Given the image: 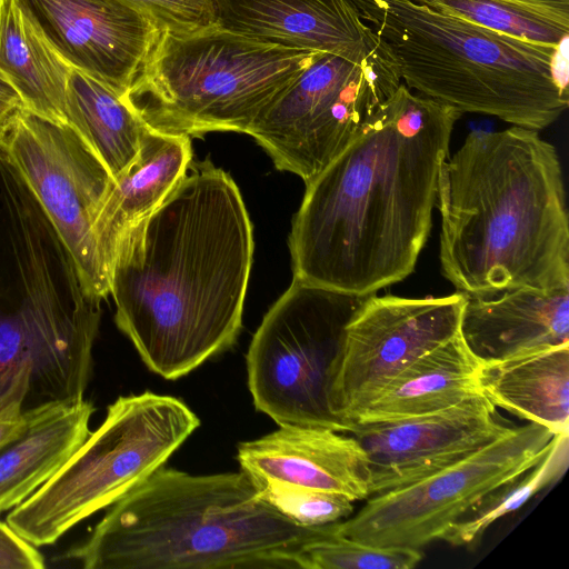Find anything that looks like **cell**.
Instances as JSON below:
<instances>
[{
	"instance_id": "obj_26",
	"label": "cell",
	"mask_w": 569,
	"mask_h": 569,
	"mask_svg": "<svg viewBox=\"0 0 569 569\" xmlns=\"http://www.w3.org/2000/svg\"><path fill=\"white\" fill-rule=\"evenodd\" d=\"M569 462V433H556L546 456L526 472L488 492L441 539L453 547L473 548L486 530L518 510L538 492L559 480Z\"/></svg>"
},
{
	"instance_id": "obj_2",
	"label": "cell",
	"mask_w": 569,
	"mask_h": 569,
	"mask_svg": "<svg viewBox=\"0 0 569 569\" xmlns=\"http://www.w3.org/2000/svg\"><path fill=\"white\" fill-rule=\"evenodd\" d=\"M253 248L239 188L209 159L127 231L109 271L114 320L152 372L174 380L233 346Z\"/></svg>"
},
{
	"instance_id": "obj_19",
	"label": "cell",
	"mask_w": 569,
	"mask_h": 569,
	"mask_svg": "<svg viewBox=\"0 0 569 569\" xmlns=\"http://www.w3.org/2000/svg\"><path fill=\"white\" fill-rule=\"evenodd\" d=\"M191 138L148 128L132 162L116 177L94 219L92 232L108 276L122 237L159 207L192 161Z\"/></svg>"
},
{
	"instance_id": "obj_32",
	"label": "cell",
	"mask_w": 569,
	"mask_h": 569,
	"mask_svg": "<svg viewBox=\"0 0 569 569\" xmlns=\"http://www.w3.org/2000/svg\"><path fill=\"white\" fill-rule=\"evenodd\" d=\"M20 104L0 98V124Z\"/></svg>"
},
{
	"instance_id": "obj_8",
	"label": "cell",
	"mask_w": 569,
	"mask_h": 569,
	"mask_svg": "<svg viewBox=\"0 0 569 569\" xmlns=\"http://www.w3.org/2000/svg\"><path fill=\"white\" fill-rule=\"evenodd\" d=\"M369 296L293 278L263 317L247 352L248 387L256 410L278 426L350 431L330 409V375L345 328Z\"/></svg>"
},
{
	"instance_id": "obj_18",
	"label": "cell",
	"mask_w": 569,
	"mask_h": 569,
	"mask_svg": "<svg viewBox=\"0 0 569 569\" xmlns=\"http://www.w3.org/2000/svg\"><path fill=\"white\" fill-rule=\"evenodd\" d=\"M459 333L480 362L569 343V286L467 296Z\"/></svg>"
},
{
	"instance_id": "obj_21",
	"label": "cell",
	"mask_w": 569,
	"mask_h": 569,
	"mask_svg": "<svg viewBox=\"0 0 569 569\" xmlns=\"http://www.w3.org/2000/svg\"><path fill=\"white\" fill-rule=\"evenodd\" d=\"M478 387L496 408L569 433V343L481 362Z\"/></svg>"
},
{
	"instance_id": "obj_10",
	"label": "cell",
	"mask_w": 569,
	"mask_h": 569,
	"mask_svg": "<svg viewBox=\"0 0 569 569\" xmlns=\"http://www.w3.org/2000/svg\"><path fill=\"white\" fill-rule=\"evenodd\" d=\"M555 435L535 422L511 427L442 470L368 497L353 516L337 521L336 529L377 547L420 549L441 540L488 492L538 463Z\"/></svg>"
},
{
	"instance_id": "obj_14",
	"label": "cell",
	"mask_w": 569,
	"mask_h": 569,
	"mask_svg": "<svg viewBox=\"0 0 569 569\" xmlns=\"http://www.w3.org/2000/svg\"><path fill=\"white\" fill-rule=\"evenodd\" d=\"M510 428L497 408L477 393L433 413L355 425L348 433L367 455L370 497L442 470Z\"/></svg>"
},
{
	"instance_id": "obj_28",
	"label": "cell",
	"mask_w": 569,
	"mask_h": 569,
	"mask_svg": "<svg viewBox=\"0 0 569 569\" xmlns=\"http://www.w3.org/2000/svg\"><path fill=\"white\" fill-rule=\"evenodd\" d=\"M253 485L262 500L300 526L333 523L355 511L353 501L342 495L271 481Z\"/></svg>"
},
{
	"instance_id": "obj_20",
	"label": "cell",
	"mask_w": 569,
	"mask_h": 569,
	"mask_svg": "<svg viewBox=\"0 0 569 569\" xmlns=\"http://www.w3.org/2000/svg\"><path fill=\"white\" fill-rule=\"evenodd\" d=\"M481 362L460 333L416 359L353 417V426L433 413L480 393Z\"/></svg>"
},
{
	"instance_id": "obj_29",
	"label": "cell",
	"mask_w": 569,
	"mask_h": 569,
	"mask_svg": "<svg viewBox=\"0 0 569 569\" xmlns=\"http://www.w3.org/2000/svg\"><path fill=\"white\" fill-rule=\"evenodd\" d=\"M149 17L160 31L189 32L217 22L212 0H120Z\"/></svg>"
},
{
	"instance_id": "obj_22",
	"label": "cell",
	"mask_w": 569,
	"mask_h": 569,
	"mask_svg": "<svg viewBox=\"0 0 569 569\" xmlns=\"http://www.w3.org/2000/svg\"><path fill=\"white\" fill-rule=\"evenodd\" d=\"M94 411L86 399L58 408L0 447V515L23 502L60 469L90 435Z\"/></svg>"
},
{
	"instance_id": "obj_17",
	"label": "cell",
	"mask_w": 569,
	"mask_h": 569,
	"mask_svg": "<svg viewBox=\"0 0 569 569\" xmlns=\"http://www.w3.org/2000/svg\"><path fill=\"white\" fill-rule=\"evenodd\" d=\"M217 22L262 41L362 62L381 48L351 0H212Z\"/></svg>"
},
{
	"instance_id": "obj_1",
	"label": "cell",
	"mask_w": 569,
	"mask_h": 569,
	"mask_svg": "<svg viewBox=\"0 0 569 569\" xmlns=\"http://www.w3.org/2000/svg\"><path fill=\"white\" fill-rule=\"evenodd\" d=\"M453 108L405 83L310 182L289 237L293 278L369 296L413 272L432 227Z\"/></svg>"
},
{
	"instance_id": "obj_13",
	"label": "cell",
	"mask_w": 569,
	"mask_h": 569,
	"mask_svg": "<svg viewBox=\"0 0 569 569\" xmlns=\"http://www.w3.org/2000/svg\"><path fill=\"white\" fill-rule=\"evenodd\" d=\"M466 298L459 291L426 298L370 295L347 323L332 363V413L352 429L356 413L383 386L459 332Z\"/></svg>"
},
{
	"instance_id": "obj_5",
	"label": "cell",
	"mask_w": 569,
	"mask_h": 569,
	"mask_svg": "<svg viewBox=\"0 0 569 569\" xmlns=\"http://www.w3.org/2000/svg\"><path fill=\"white\" fill-rule=\"evenodd\" d=\"M408 89L460 113L541 130L569 104L560 47L516 39L413 0H351Z\"/></svg>"
},
{
	"instance_id": "obj_12",
	"label": "cell",
	"mask_w": 569,
	"mask_h": 569,
	"mask_svg": "<svg viewBox=\"0 0 569 569\" xmlns=\"http://www.w3.org/2000/svg\"><path fill=\"white\" fill-rule=\"evenodd\" d=\"M0 156L23 178L71 252L86 291L100 300L110 284L92 227L113 180L68 123L18 106L0 124Z\"/></svg>"
},
{
	"instance_id": "obj_23",
	"label": "cell",
	"mask_w": 569,
	"mask_h": 569,
	"mask_svg": "<svg viewBox=\"0 0 569 569\" xmlns=\"http://www.w3.org/2000/svg\"><path fill=\"white\" fill-rule=\"evenodd\" d=\"M70 69L20 0H0V79L17 92L22 107L67 123L66 86Z\"/></svg>"
},
{
	"instance_id": "obj_4",
	"label": "cell",
	"mask_w": 569,
	"mask_h": 569,
	"mask_svg": "<svg viewBox=\"0 0 569 569\" xmlns=\"http://www.w3.org/2000/svg\"><path fill=\"white\" fill-rule=\"evenodd\" d=\"M323 526L284 517L242 470L197 476L161 466L62 558L86 569L299 568L301 547Z\"/></svg>"
},
{
	"instance_id": "obj_3",
	"label": "cell",
	"mask_w": 569,
	"mask_h": 569,
	"mask_svg": "<svg viewBox=\"0 0 569 569\" xmlns=\"http://www.w3.org/2000/svg\"><path fill=\"white\" fill-rule=\"evenodd\" d=\"M443 277L468 297L569 286V217L561 162L537 130L473 131L441 163Z\"/></svg>"
},
{
	"instance_id": "obj_27",
	"label": "cell",
	"mask_w": 569,
	"mask_h": 569,
	"mask_svg": "<svg viewBox=\"0 0 569 569\" xmlns=\"http://www.w3.org/2000/svg\"><path fill=\"white\" fill-rule=\"evenodd\" d=\"M420 549L377 547L347 537L336 522L306 542L299 552L302 569H412L422 559Z\"/></svg>"
},
{
	"instance_id": "obj_15",
	"label": "cell",
	"mask_w": 569,
	"mask_h": 569,
	"mask_svg": "<svg viewBox=\"0 0 569 569\" xmlns=\"http://www.w3.org/2000/svg\"><path fill=\"white\" fill-rule=\"evenodd\" d=\"M56 52L71 68L124 98L160 30L120 0H20Z\"/></svg>"
},
{
	"instance_id": "obj_24",
	"label": "cell",
	"mask_w": 569,
	"mask_h": 569,
	"mask_svg": "<svg viewBox=\"0 0 569 569\" xmlns=\"http://www.w3.org/2000/svg\"><path fill=\"white\" fill-rule=\"evenodd\" d=\"M66 120L113 179L136 158L149 128L124 98L73 68L67 78Z\"/></svg>"
},
{
	"instance_id": "obj_25",
	"label": "cell",
	"mask_w": 569,
	"mask_h": 569,
	"mask_svg": "<svg viewBox=\"0 0 569 569\" xmlns=\"http://www.w3.org/2000/svg\"><path fill=\"white\" fill-rule=\"evenodd\" d=\"M439 13L527 42H568L569 0H413Z\"/></svg>"
},
{
	"instance_id": "obj_30",
	"label": "cell",
	"mask_w": 569,
	"mask_h": 569,
	"mask_svg": "<svg viewBox=\"0 0 569 569\" xmlns=\"http://www.w3.org/2000/svg\"><path fill=\"white\" fill-rule=\"evenodd\" d=\"M43 556L37 547L0 520V569H42Z\"/></svg>"
},
{
	"instance_id": "obj_11",
	"label": "cell",
	"mask_w": 569,
	"mask_h": 569,
	"mask_svg": "<svg viewBox=\"0 0 569 569\" xmlns=\"http://www.w3.org/2000/svg\"><path fill=\"white\" fill-rule=\"evenodd\" d=\"M101 300L0 301V418L84 399Z\"/></svg>"
},
{
	"instance_id": "obj_6",
	"label": "cell",
	"mask_w": 569,
	"mask_h": 569,
	"mask_svg": "<svg viewBox=\"0 0 569 569\" xmlns=\"http://www.w3.org/2000/svg\"><path fill=\"white\" fill-rule=\"evenodd\" d=\"M322 52L223 28L160 31L124 99L152 129L202 137L247 133L258 116Z\"/></svg>"
},
{
	"instance_id": "obj_31",
	"label": "cell",
	"mask_w": 569,
	"mask_h": 569,
	"mask_svg": "<svg viewBox=\"0 0 569 569\" xmlns=\"http://www.w3.org/2000/svg\"><path fill=\"white\" fill-rule=\"evenodd\" d=\"M66 407V406H63ZM61 408V407H58ZM58 408L38 410L17 417L0 418V447L20 435L33 420Z\"/></svg>"
},
{
	"instance_id": "obj_7",
	"label": "cell",
	"mask_w": 569,
	"mask_h": 569,
	"mask_svg": "<svg viewBox=\"0 0 569 569\" xmlns=\"http://www.w3.org/2000/svg\"><path fill=\"white\" fill-rule=\"evenodd\" d=\"M200 420L181 400L146 391L121 396L60 469L6 522L34 547L118 501L193 433Z\"/></svg>"
},
{
	"instance_id": "obj_9",
	"label": "cell",
	"mask_w": 569,
	"mask_h": 569,
	"mask_svg": "<svg viewBox=\"0 0 569 569\" xmlns=\"http://www.w3.org/2000/svg\"><path fill=\"white\" fill-rule=\"evenodd\" d=\"M401 80L382 47L362 62L320 53L251 123L276 168L307 184L365 128Z\"/></svg>"
},
{
	"instance_id": "obj_16",
	"label": "cell",
	"mask_w": 569,
	"mask_h": 569,
	"mask_svg": "<svg viewBox=\"0 0 569 569\" xmlns=\"http://www.w3.org/2000/svg\"><path fill=\"white\" fill-rule=\"evenodd\" d=\"M240 442L237 459L252 482H280L338 493L355 501L369 497V463L348 432L312 426H279Z\"/></svg>"
}]
</instances>
